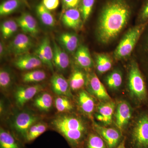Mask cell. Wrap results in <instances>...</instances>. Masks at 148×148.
<instances>
[{"instance_id":"18","label":"cell","mask_w":148,"mask_h":148,"mask_svg":"<svg viewBox=\"0 0 148 148\" xmlns=\"http://www.w3.org/2000/svg\"><path fill=\"white\" fill-rule=\"evenodd\" d=\"M115 108V104L114 102L109 101L102 103L98 107V112L95 115L96 118L104 124H110L112 120Z\"/></svg>"},{"instance_id":"5","label":"cell","mask_w":148,"mask_h":148,"mask_svg":"<svg viewBox=\"0 0 148 148\" xmlns=\"http://www.w3.org/2000/svg\"><path fill=\"white\" fill-rule=\"evenodd\" d=\"M132 138L135 148H148V114H143L138 119Z\"/></svg>"},{"instance_id":"23","label":"cell","mask_w":148,"mask_h":148,"mask_svg":"<svg viewBox=\"0 0 148 148\" xmlns=\"http://www.w3.org/2000/svg\"><path fill=\"white\" fill-rule=\"evenodd\" d=\"M36 12L43 24L49 27L55 26L56 21L50 11L46 8L42 3L38 4L36 7Z\"/></svg>"},{"instance_id":"6","label":"cell","mask_w":148,"mask_h":148,"mask_svg":"<svg viewBox=\"0 0 148 148\" xmlns=\"http://www.w3.org/2000/svg\"><path fill=\"white\" fill-rule=\"evenodd\" d=\"M38 119L36 115L31 112L24 111L19 113L15 117L13 127L17 133L26 140L30 127Z\"/></svg>"},{"instance_id":"25","label":"cell","mask_w":148,"mask_h":148,"mask_svg":"<svg viewBox=\"0 0 148 148\" xmlns=\"http://www.w3.org/2000/svg\"><path fill=\"white\" fill-rule=\"evenodd\" d=\"M0 148H20L15 138L3 128L0 130Z\"/></svg>"},{"instance_id":"9","label":"cell","mask_w":148,"mask_h":148,"mask_svg":"<svg viewBox=\"0 0 148 148\" xmlns=\"http://www.w3.org/2000/svg\"><path fill=\"white\" fill-rule=\"evenodd\" d=\"M34 54L37 56L43 64H45L53 71V51L51 45L50 40L48 37L43 39L41 43L35 51Z\"/></svg>"},{"instance_id":"10","label":"cell","mask_w":148,"mask_h":148,"mask_svg":"<svg viewBox=\"0 0 148 148\" xmlns=\"http://www.w3.org/2000/svg\"><path fill=\"white\" fill-rule=\"evenodd\" d=\"M13 64L18 69L29 71L39 68L43 63L36 54L27 53L17 56Z\"/></svg>"},{"instance_id":"31","label":"cell","mask_w":148,"mask_h":148,"mask_svg":"<svg viewBox=\"0 0 148 148\" xmlns=\"http://www.w3.org/2000/svg\"><path fill=\"white\" fill-rule=\"evenodd\" d=\"M69 98L66 96H58L55 98V106L58 112H67L73 110V106Z\"/></svg>"},{"instance_id":"4","label":"cell","mask_w":148,"mask_h":148,"mask_svg":"<svg viewBox=\"0 0 148 148\" xmlns=\"http://www.w3.org/2000/svg\"><path fill=\"white\" fill-rule=\"evenodd\" d=\"M129 87L131 94L141 103H145L148 99L145 82L138 64L132 63L129 75Z\"/></svg>"},{"instance_id":"17","label":"cell","mask_w":148,"mask_h":148,"mask_svg":"<svg viewBox=\"0 0 148 148\" xmlns=\"http://www.w3.org/2000/svg\"><path fill=\"white\" fill-rule=\"evenodd\" d=\"M53 66L59 71H64L69 67L70 64L69 55L55 41H53Z\"/></svg>"},{"instance_id":"24","label":"cell","mask_w":148,"mask_h":148,"mask_svg":"<svg viewBox=\"0 0 148 148\" xmlns=\"http://www.w3.org/2000/svg\"><path fill=\"white\" fill-rule=\"evenodd\" d=\"M69 82L72 90L75 91L81 89L86 83L84 73L79 70L74 71L71 75Z\"/></svg>"},{"instance_id":"30","label":"cell","mask_w":148,"mask_h":148,"mask_svg":"<svg viewBox=\"0 0 148 148\" xmlns=\"http://www.w3.org/2000/svg\"><path fill=\"white\" fill-rule=\"evenodd\" d=\"M96 68L100 73L108 71L112 67V61L108 56L104 54H98L96 56Z\"/></svg>"},{"instance_id":"26","label":"cell","mask_w":148,"mask_h":148,"mask_svg":"<svg viewBox=\"0 0 148 148\" xmlns=\"http://www.w3.org/2000/svg\"><path fill=\"white\" fill-rule=\"evenodd\" d=\"M46 76L44 71L33 70L23 74L22 75V80L26 83L40 82L45 79Z\"/></svg>"},{"instance_id":"35","label":"cell","mask_w":148,"mask_h":148,"mask_svg":"<svg viewBox=\"0 0 148 148\" xmlns=\"http://www.w3.org/2000/svg\"><path fill=\"white\" fill-rule=\"evenodd\" d=\"M95 2V0H81L80 11L84 22L87 20L90 16Z\"/></svg>"},{"instance_id":"3","label":"cell","mask_w":148,"mask_h":148,"mask_svg":"<svg viewBox=\"0 0 148 148\" xmlns=\"http://www.w3.org/2000/svg\"><path fill=\"white\" fill-rule=\"evenodd\" d=\"M148 24V22L140 24L130 29L114 52V56L116 59H122L130 55Z\"/></svg>"},{"instance_id":"12","label":"cell","mask_w":148,"mask_h":148,"mask_svg":"<svg viewBox=\"0 0 148 148\" xmlns=\"http://www.w3.org/2000/svg\"><path fill=\"white\" fill-rule=\"evenodd\" d=\"M50 84L52 90L56 95L69 98L72 97L69 81L61 74H53L51 78Z\"/></svg>"},{"instance_id":"1","label":"cell","mask_w":148,"mask_h":148,"mask_svg":"<svg viewBox=\"0 0 148 148\" xmlns=\"http://www.w3.org/2000/svg\"><path fill=\"white\" fill-rule=\"evenodd\" d=\"M131 13L125 0H109L101 10L99 17L98 37L103 43L113 40L127 24Z\"/></svg>"},{"instance_id":"22","label":"cell","mask_w":148,"mask_h":148,"mask_svg":"<svg viewBox=\"0 0 148 148\" xmlns=\"http://www.w3.org/2000/svg\"><path fill=\"white\" fill-rule=\"evenodd\" d=\"M53 98L50 93L43 92L36 96L34 101V105L39 110L48 112L53 105Z\"/></svg>"},{"instance_id":"21","label":"cell","mask_w":148,"mask_h":148,"mask_svg":"<svg viewBox=\"0 0 148 148\" xmlns=\"http://www.w3.org/2000/svg\"><path fill=\"white\" fill-rule=\"evenodd\" d=\"M78 102L81 110L84 113L89 116L92 114L95 108V102L85 90L80 91L78 96Z\"/></svg>"},{"instance_id":"36","label":"cell","mask_w":148,"mask_h":148,"mask_svg":"<svg viewBox=\"0 0 148 148\" xmlns=\"http://www.w3.org/2000/svg\"><path fill=\"white\" fill-rule=\"evenodd\" d=\"M87 146V148H106V145L102 138L94 134L89 135Z\"/></svg>"},{"instance_id":"20","label":"cell","mask_w":148,"mask_h":148,"mask_svg":"<svg viewBox=\"0 0 148 148\" xmlns=\"http://www.w3.org/2000/svg\"><path fill=\"white\" fill-rule=\"evenodd\" d=\"M58 40L64 49L69 53L75 52L78 47L79 40L77 36L73 33H62L58 37Z\"/></svg>"},{"instance_id":"19","label":"cell","mask_w":148,"mask_h":148,"mask_svg":"<svg viewBox=\"0 0 148 148\" xmlns=\"http://www.w3.org/2000/svg\"><path fill=\"white\" fill-rule=\"evenodd\" d=\"M75 60L79 66L83 69H89L92 68L93 62L88 48L85 46H79L75 53Z\"/></svg>"},{"instance_id":"2","label":"cell","mask_w":148,"mask_h":148,"mask_svg":"<svg viewBox=\"0 0 148 148\" xmlns=\"http://www.w3.org/2000/svg\"><path fill=\"white\" fill-rule=\"evenodd\" d=\"M52 125L72 145L79 144L84 137L86 128L81 119L73 116L62 114L52 121Z\"/></svg>"},{"instance_id":"41","label":"cell","mask_w":148,"mask_h":148,"mask_svg":"<svg viewBox=\"0 0 148 148\" xmlns=\"http://www.w3.org/2000/svg\"><path fill=\"white\" fill-rule=\"evenodd\" d=\"M117 148H126L125 146V140H123L121 143L119 145Z\"/></svg>"},{"instance_id":"15","label":"cell","mask_w":148,"mask_h":148,"mask_svg":"<svg viewBox=\"0 0 148 148\" xmlns=\"http://www.w3.org/2000/svg\"><path fill=\"white\" fill-rule=\"evenodd\" d=\"M61 20L65 26L76 30L82 24V18L79 10L77 8L67 10L63 12Z\"/></svg>"},{"instance_id":"14","label":"cell","mask_w":148,"mask_h":148,"mask_svg":"<svg viewBox=\"0 0 148 148\" xmlns=\"http://www.w3.org/2000/svg\"><path fill=\"white\" fill-rule=\"evenodd\" d=\"M132 114V109L129 103L125 101L119 103L115 115L116 124L119 129H123L128 123Z\"/></svg>"},{"instance_id":"11","label":"cell","mask_w":148,"mask_h":148,"mask_svg":"<svg viewBox=\"0 0 148 148\" xmlns=\"http://www.w3.org/2000/svg\"><path fill=\"white\" fill-rule=\"evenodd\" d=\"M93 125L96 132L105 140L109 148H114L116 147L121 137L119 130L115 128L100 126L96 123H94Z\"/></svg>"},{"instance_id":"39","label":"cell","mask_w":148,"mask_h":148,"mask_svg":"<svg viewBox=\"0 0 148 148\" xmlns=\"http://www.w3.org/2000/svg\"><path fill=\"white\" fill-rule=\"evenodd\" d=\"M42 3L50 11L55 10L60 4V0H42Z\"/></svg>"},{"instance_id":"13","label":"cell","mask_w":148,"mask_h":148,"mask_svg":"<svg viewBox=\"0 0 148 148\" xmlns=\"http://www.w3.org/2000/svg\"><path fill=\"white\" fill-rule=\"evenodd\" d=\"M18 27L25 34L36 36L39 32L36 20L34 16L27 12L22 13L16 19Z\"/></svg>"},{"instance_id":"8","label":"cell","mask_w":148,"mask_h":148,"mask_svg":"<svg viewBox=\"0 0 148 148\" xmlns=\"http://www.w3.org/2000/svg\"><path fill=\"white\" fill-rule=\"evenodd\" d=\"M43 90L40 84L30 86H21L17 87L14 92V97L16 106L22 108L26 103Z\"/></svg>"},{"instance_id":"37","label":"cell","mask_w":148,"mask_h":148,"mask_svg":"<svg viewBox=\"0 0 148 148\" xmlns=\"http://www.w3.org/2000/svg\"><path fill=\"white\" fill-rule=\"evenodd\" d=\"M139 20L140 24L148 22V0H145L139 14Z\"/></svg>"},{"instance_id":"34","label":"cell","mask_w":148,"mask_h":148,"mask_svg":"<svg viewBox=\"0 0 148 148\" xmlns=\"http://www.w3.org/2000/svg\"><path fill=\"white\" fill-rule=\"evenodd\" d=\"M106 82L111 89H117L120 87L122 83L121 74L118 71H114L107 77Z\"/></svg>"},{"instance_id":"27","label":"cell","mask_w":148,"mask_h":148,"mask_svg":"<svg viewBox=\"0 0 148 148\" xmlns=\"http://www.w3.org/2000/svg\"><path fill=\"white\" fill-rule=\"evenodd\" d=\"M143 34L140 48V56L148 77V24Z\"/></svg>"},{"instance_id":"40","label":"cell","mask_w":148,"mask_h":148,"mask_svg":"<svg viewBox=\"0 0 148 148\" xmlns=\"http://www.w3.org/2000/svg\"><path fill=\"white\" fill-rule=\"evenodd\" d=\"M7 50L8 49L6 48L3 42L1 41L0 43V56H1V58H3V56H5Z\"/></svg>"},{"instance_id":"16","label":"cell","mask_w":148,"mask_h":148,"mask_svg":"<svg viewBox=\"0 0 148 148\" xmlns=\"http://www.w3.org/2000/svg\"><path fill=\"white\" fill-rule=\"evenodd\" d=\"M88 86L91 92L102 101H109L111 98L106 88L95 73H92L88 78Z\"/></svg>"},{"instance_id":"28","label":"cell","mask_w":148,"mask_h":148,"mask_svg":"<svg viewBox=\"0 0 148 148\" xmlns=\"http://www.w3.org/2000/svg\"><path fill=\"white\" fill-rule=\"evenodd\" d=\"M21 0H5L0 5V15L5 16L13 13L20 8Z\"/></svg>"},{"instance_id":"33","label":"cell","mask_w":148,"mask_h":148,"mask_svg":"<svg viewBox=\"0 0 148 148\" xmlns=\"http://www.w3.org/2000/svg\"><path fill=\"white\" fill-rule=\"evenodd\" d=\"M12 83L11 73L8 69L3 68L0 71V87L3 91L8 90Z\"/></svg>"},{"instance_id":"7","label":"cell","mask_w":148,"mask_h":148,"mask_svg":"<svg viewBox=\"0 0 148 148\" xmlns=\"http://www.w3.org/2000/svg\"><path fill=\"white\" fill-rule=\"evenodd\" d=\"M33 46L34 42L30 37L26 34H19L10 43L8 50L18 56L28 53Z\"/></svg>"},{"instance_id":"32","label":"cell","mask_w":148,"mask_h":148,"mask_svg":"<svg viewBox=\"0 0 148 148\" xmlns=\"http://www.w3.org/2000/svg\"><path fill=\"white\" fill-rule=\"evenodd\" d=\"M47 128V125L45 123H35L29 129L26 140L28 142L34 141L45 132Z\"/></svg>"},{"instance_id":"38","label":"cell","mask_w":148,"mask_h":148,"mask_svg":"<svg viewBox=\"0 0 148 148\" xmlns=\"http://www.w3.org/2000/svg\"><path fill=\"white\" fill-rule=\"evenodd\" d=\"M81 0H62L63 11L72 8H77L80 4Z\"/></svg>"},{"instance_id":"29","label":"cell","mask_w":148,"mask_h":148,"mask_svg":"<svg viewBox=\"0 0 148 148\" xmlns=\"http://www.w3.org/2000/svg\"><path fill=\"white\" fill-rule=\"evenodd\" d=\"M18 27L16 21L6 20L2 22L1 26V31L4 38H9L16 32Z\"/></svg>"}]
</instances>
